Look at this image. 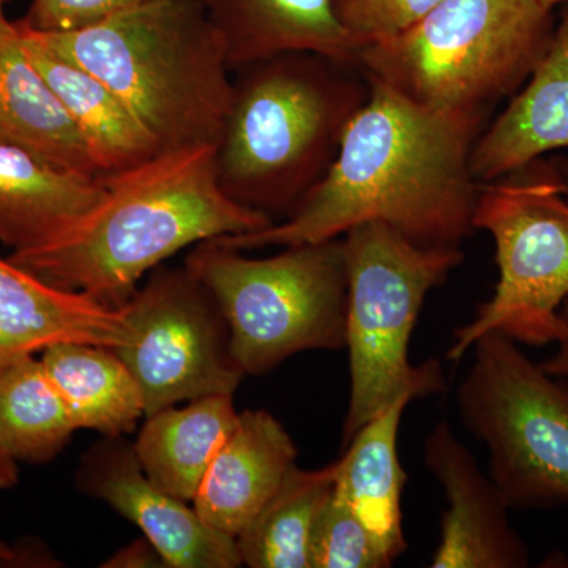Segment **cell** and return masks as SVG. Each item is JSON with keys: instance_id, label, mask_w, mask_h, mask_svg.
<instances>
[{"instance_id": "obj_6", "label": "cell", "mask_w": 568, "mask_h": 568, "mask_svg": "<svg viewBox=\"0 0 568 568\" xmlns=\"http://www.w3.org/2000/svg\"><path fill=\"white\" fill-rule=\"evenodd\" d=\"M347 267L346 349L351 395L343 446L398 398L439 395L443 365L410 364L409 342L426 295L465 261L462 248H424L384 223L342 235Z\"/></svg>"}, {"instance_id": "obj_12", "label": "cell", "mask_w": 568, "mask_h": 568, "mask_svg": "<svg viewBox=\"0 0 568 568\" xmlns=\"http://www.w3.org/2000/svg\"><path fill=\"white\" fill-rule=\"evenodd\" d=\"M424 462L448 500L432 567H529V548L511 526L510 507L446 420L426 436Z\"/></svg>"}, {"instance_id": "obj_14", "label": "cell", "mask_w": 568, "mask_h": 568, "mask_svg": "<svg viewBox=\"0 0 568 568\" xmlns=\"http://www.w3.org/2000/svg\"><path fill=\"white\" fill-rule=\"evenodd\" d=\"M562 149H568V7L529 80L477 138L470 166L478 182L489 183Z\"/></svg>"}, {"instance_id": "obj_4", "label": "cell", "mask_w": 568, "mask_h": 568, "mask_svg": "<svg viewBox=\"0 0 568 568\" xmlns=\"http://www.w3.org/2000/svg\"><path fill=\"white\" fill-rule=\"evenodd\" d=\"M31 32L110 85L162 151L219 144L233 71L197 0H152L78 31Z\"/></svg>"}, {"instance_id": "obj_7", "label": "cell", "mask_w": 568, "mask_h": 568, "mask_svg": "<svg viewBox=\"0 0 568 568\" xmlns=\"http://www.w3.org/2000/svg\"><path fill=\"white\" fill-rule=\"evenodd\" d=\"M186 268L211 291L244 375L261 376L304 351L346 347L343 237L248 257L216 241L194 245Z\"/></svg>"}, {"instance_id": "obj_25", "label": "cell", "mask_w": 568, "mask_h": 568, "mask_svg": "<svg viewBox=\"0 0 568 568\" xmlns=\"http://www.w3.org/2000/svg\"><path fill=\"white\" fill-rule=\"evenodd\" d=\"M310 562L312 568H387L394 564L334 493L317 515Z\"/></svg>"}, {"instance_id": "obj_26", "label": "cell", "mask_w": 568, "mask_h": 568, "mask_svg": "<svg viewBox=\"0 0 568 568\" xmlns=\"http://www.w3.org/2000/svg\"><path fill=\"white\" fill-rule=\"evenodd\" d=\"M443 0H334L347 31L364 44L390 39L424 18Z\"/></svg>"}, {"instance_id": "obj_27", "label": "cell", "mask_w": 568, "mask_h": 568, "mask_svg": "<svg viewBox=\"0 0 568 568\" xmlns=\"http://www.w3.org/2000/svg\"><path fill=\"white\" fill-rule=\"evenodd\" d=\"M145 2L152 0H32L28 14L18 21L36 32L78 31Z\"/></svg>"}, {"instance_id": "obj_1", "label": "cell", "mask_w": 568, "mask_h": 568, "mask_svg": "<svg viewBox=\"0 0 568 568\" xmlns=\"http://www.w3.org/2000/svg\"><path fill=\"white\" fill-rule=\"evenodd\" d=\"M368 81L335 162L301 205L265 230L213 241L244 252L331 241L377 222L424 248L462 246L476 230L481 183L470 156L487 114L428 110Z\"/></svg>"}, {"instance_id": "obj_31", "label": "cell", "mask_w": 568, "mask_h": 568, "mask_svg": "<svg viewBox=\"0 0 568 568\" xmlns=\"http://www.w3.org/2000/svg\"><path fill=\"white\" fill-rule=\"evenodd\" d=\"M20 549L10 547L0 538V567L14 566V562H22Z\"/></svg>"}, {"instance_id": "obj_15", "label": "cell", "mask_w": 568, "mask_h": 568, "mask_svg": "<svg viewBox=\"0 0 568 568\" xmlns=\"http://www.w3.org/2000/svg\"><path fill=\"white\" fill-rule=\"evenodd\" d=\"M231 71L283 52L355 63L365 47L336 14L334 0H197Z\"/></svg>"}, {"instance_id": "obj_18", "label": "cell", "mask_w": 568, "mask_h": 568, "mask_svg": "<svg viewBox=\"0 0 568 568\" xmlns=\"http://www.w3.org/2000/svg\"><path fill=\"white\" fill-rule=\"evenodd\" d=\"M106 196L103 178L0 144V242L11 253L47 244Z\"/></svg>"}, {"instance_id": "obj_19", "label": "cell", "mask_w": 568, "mask_h": 568, "mask_svg": "<svg viewBox=\"0 0 568 568\" xmlns=\"http://www.w3.org/2000/svg\"><path fill=\"white\" fill-rule=\"evenodd\" d=\"M17 22L32 62L80 130L100 174L133 170L163 152L159 141L110 85L55 54Z\"/></svg>"}, {"instance_id": "obj_5", "label": "cell", "mask_w": 568, "mask_h": 568, "mask_svg": "<svg viewBox=\"0 0 568 568\" xmlns=\"http://www.w3.org/2000/svg\"><path fill=\"white\" fill-rule=\"evenodd\" d=\"M555 31L540 0H443L362 48L369 80L436 111L485 112L529 80Z\"/></svg>"}, {"instance_id": "obj_9", "label": "cell", "mask_w": 568, "mask_h": 568, "mask_svg": "<svg viewBox=\"0 0 568 568\" xmlns=\"http://www.w3.org/2000/svg\"><path fill=\"white\" fill-rule=\"evenodd\" d=\"M457 390L467 432L488 450L489 474L510 508L568 504V387L506 335L470 347Z\"/></svg>"}, {"instance_id": "obj_17", "label": "cell", "mask_w": 568, "mask_h": 568, "mask_svg": "<svg viewBox=\"0 0 568 568\" xmlns=\"http://www.w3.org/2000/svg\"><path fill=\"white\" fill-rule=\"evenodd\" d=\"M0 144L97 175L88 144L26 48L20 26L0 18Z\"/></svg>"}, {"instance_id": "obj_13", "label": "cell", "mask_w": 568, "mask_h": 568, "mask_svg": "<svg viewBox=\"0 0 568 568\" xmlns=\"http://www.w3.org/2000/svg\"><path fill=\"white\" fill-rule=\"evenodd\" d=\"M132 342V324L122 308L41 282L0 257V357L7 366L61 343L121 349Z\"/></svg>"}, {"instance_id": "obj_11", "label": "cell", "mask_w": 568, "mask_h": 568, "mask_svg": "<svg viewBox=\"0 0 568 568\" xmlns=\"http://www.w3.org/2000/svg\"><path fill=\"white\" fill-rule=\"evenodd\" d=\"M77 485L138 526L170 568L242 567L237 540L153 484L125 436H103L93 444L81 459Z\"/></svg>"}, {"instance_id": "obj_29", "label": "cell", "mask_w": 568, "mask_h": 568, "mask_svg": "<svg viewBox=\"0 0 568 568\" xmlns=\"http://www.w3.org/2000/svg\"><path fill=\"white\" fill-rule=\"evenodd\" d=\"M559 317L560 334L555 342L558 347H556V353L540 365L548 375L568 381V298L560 308Z\"/></svg>"}, {"instance_id": "obj_21", "label": "cell", "mask_w": 568, "mask_h": 568, "mask_svg": "<svg viewBox=\"0 0 568 568\" xmlns=\"http://www.w3.org/2000/svg\"><path fill=\"white\" fill-rule=\"evenodd\" d=\"M239 420L233 396L211 395L145 417L134 452L145 476L193 503L213 458Z\"/></svg>"}, {"instance_id": "obj_24", "label": "cell", "mask_w": 568, "mask_h": 568, "mask_svg": "<svg viewBox=\"0 0 568 568\" xmlns=\"http://www.w3.org/2000/svg\"><path fill=\"white\" fill-rule=\"evenodd\" d=\"M77 429L40 358L22 355L0 372V448L11 459L51 462Z\"/></svg>"}, {"instance_id": "obj_10", "label": "cell", "mask_w": 568, "mask_h": 568, "mask_svg": "<svg viewBox=\"0 0 568 568\" xmlns=\"http://www.w3.org/2000/svg\"><path fill=\"white\" fill-rule=\"evenodd\" d=\"M122 312L133 342L115 353L141 388L145 417L204 396H234L245 375L231 353L230 327L185 265L153 268Z\"/></svg>"}, {"instance_id": "obj_32", "label": "cell", "mask_w": 568, "mask_h": 568, "mask_svg": "<svg viewBox=\"0 0 568 568\" xmlns=\"http://www.w3.org/2000/svg\"><path fill=\"white\" fill-rule=\"evenodd\" d=\"M552 166H555L556 170H558L560 179H562V182L566 183L567 194H568V160L567 159L555 160V162H552Z\"/></svg>"}, {"instance_id": "obj_3", "label": "cell", "mask_w": 568, "mask_h": 568, "mask_svg": "<svg viewBox=\"0 0 568 568\" xmlns=\"http://www.w3.org/2000/svg\"><path fill=\"white\" fill-rule=\"evenodd\" d=\"M369 95L355 63L283 52L233 71L215 148L216 181L235 203L283 222L323 181Z\"/></svg>"}, {"instance_id": "obj_30", "label": "cell", "mask_w": 568, "mask_h": 568, "mask_svg": "<svg viewBox=\"0 0 568 568\" xmlns=\"http://www.w3.org/2000/svg\"><path fill=\"white\" fill-rule=\"evenodd\" d=\"M18 484V463L0 448V489L13 488Z\"/></svg>"}, {"instance_id": "obj_16", "label": "cell", "mask_w": 568, "mask_h": 568, "mask_svg": "<svg viewBox=\"0 0 568 568\" xmlns=\"http://www.w3.org/2000/svg\"><path fill=\"white\" fill-rule=\"evenodd\" d=\"M297 454L293 437L271 413L242 410L201 481L194 510L211 528L237 538L280 487Z\"/></svg>"}, {"instance_id": "obj_2", "label": "cell", "mask_w": 568, "mask_h": 568, "mask_svg": "<svg viewBox=\"0 0 568 568\" xmlns=\"http://www.w3.org/2000/svg\"><path fill=\"white\" fill-rule=\"evenodd\" d=\"M102 178L106 196L84 219L47 244L11 253L10 263L121 310L142 276L186 246L274 224L224 194L211 145L163 151Z\"/></svg>"}, {"instance_id": "obj_23", "label": "cell", "mask_w": 568, "mask_h": 568, "mask_svg": "<svg viewBox=\"0 0 568 568\" xmlns=\"http://www.w3.org/2000/svg\"><path fill=\"white\" fill-rule=\"evenodd\" d=\"M334 485L335 463L316 470L291 467L271 499L235 538L242 566L312 568L313 529Z\"/></svg>"}, {"instance_id": "obj_20", "label": "cell", "mask_w": 568, "mask_h": 568, "mask_svg": "<svg viewBox=\"0 0 568 568\" xmlns=\"http://www.w3.org/2000/svg\"><path fill=\"white\" fill-rule=\"evenodd\" d=\"M410 399L398 398L355 433L335 463L334 495L372 532L395 562L407 549L402 496L406 473L399 463V425Z\"/></svg>"}, {"instance_id": "obj_22", "label": "cell", "mask_w": 568, "mask_h": 568, "mask_svg": "<svg viewBox=\"0 0 568 568\" xmlns=\"http://www.w3.org/2000/svg\"><path fill=\"white\" fill-rule=\"evenodd\" d=\"M40 361L78 429L126 436L145 417L141 388L115 349L61 343L47 347Z\"/></svg>"}, {"instance_id": "obj_8", "label": "cell", "mask_w": 568, "mask_h": 568, "mask_svg": "<svg viewBox=\"0 0 568 568\" xmlns=\"http://www.w3.org/2000/svg\"><path fill=\"white\" fill-rule=\"evenodd\" d=\"M540 162V160H538ZM481 183L474 227L495 241L499 280L491 298L457 328L447 351L459 362L481 336L506 335L518 345H551L568 298L567 186L552 164Z\"/></svg>"}, {"instance_id": "obj_35", "label": "cell", "mask_w": 568, "mask_h": 568, "mask_svg": "<svg viewBox=\"0 0 568 568\" xmlns=\"http://www.w3.org/2000/svg\"><path fill=\"white\" fill-rule=\"evenodd\" d=\"M6 364H3L2 357H0V372H2L3 368H6Z\"/></svg>"}, {"instance_id": "obj_34", "label": "cell", "mask_w": 568, "mask_h": 568, "mask_svg": "<svg viewBox=\"0 0 568 568\" xmlns=\"http://www.w3.org/2000/svg\"><path fill=\"white\" fill-rule=\"evenodd\" d=\"M11 2H13V0H0V18L6 17L7 7H9Z\"/></svg>"}, {"instance_id": "obj_33", "label": "cell", "mask_w": 568, "mask_h": 568, "mask_svg": "<svg viewBox=\"0 0 568 568\" xmlns=\"http://www.w3.org/2000/svg\"><path fill=\"white\" fill-rule=\"evenodd\" d=\"M548 10H555L558 6H567L568 0H540Z\"/></svg>"}, {"instance_id": "obj_28", "label": "cell", "mask_w": 568, "mask_h": 568, "mask_svg": "<svg viewBox=\"0 0 568 568\" xmlns=\"http://www.w3.org/2000/svg\"><path fill=\"white\" fill-rule=\"evenodd\" d=\"M103 567L112 568H156L168 567L160 555L159 549L153 547L151 540L142 536L133 544L126 545L121 551L115 552L111 559L103 564Z\"/></svg>"}]
</instances>
